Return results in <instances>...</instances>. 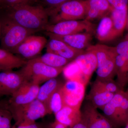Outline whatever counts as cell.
<instances>
[{"label":"cell","mask_w":128,"mask_h":128,"mask_svg":"<svg viewBox=\"0 0 128 128\" xmlns=\"http://www.w3.org/2000/svg\"><path fill=\"white\" fill-rule=\"evenodd\" d=\"M4 10L3 15L30 30L37 32L44 30L49 24L48 12L41 4L22 5Z\"/></svg>","instance_id":"1"},{"label":"cell","mask_w":128,"mask_h":128,"mask_svg":"<svg viewBox=\"0 0 128 128\" xmlns=\"http://www.w3.org/2000/svg\"><path fill=\"white\" fill-rule=\"evenodd\" d=\"M37 31L19 25L3 15L0 19V39L2 48L12 52L27 37Z\"/></svg>","instance_id":"2"},{"label":"cell","mask_w":128,"mask_h":128,"mask_svg":"<svg viewBox=\"0 0 128 128\" xmlns=\"http://www.w3.org/2000/svg\"><path fill=\"white\" fill-rule=\"evenodd\" d=\"M64 67L54 68L32 59L28 60L20 71L28 81L39 85L57 77L63 72Z\"/></svg>","instance_id":"3"},{"label":"cell","mask_w":128,"mask_h":128,"mask_svg":"<svg viewBox=\"0 0 128 128\" xmlns=\"http://www.w3.org/2000/svg\"><path fill=\"white\" fill-rule=\"evenodd\" d=\"M86 6L85 0H66L49 15L51 23L66 21L85 20Z\"/></svg>","instance_id":"4"},{"label":"cell","mask_w":128,"mask_h":128,"mask_svg":"<svg viewBox=\"0 0 128 128\" xmlns=\"http://www.w3.org/2000/svg\"><path fill=\"white\" fill-rule=\"evenodd\" d=\"M5 108L10 111L16 124L35 120L50 114L47 106L38 99L30 103L16 106L6 105Z\"/></svg>","instance_id":"5"},{"label":"cell","mask_w":128,"mask_h":128,"mask_svg":"<svg viewBox=\"0 0 128 128\" xmlns=\"http://www.w3.org/2000/svg\"><path fill=\"white\" fill-rule=\"evenodd\" d=\"M96 25L86 20L66 21L55 24H49L43 30L57 35L65 36L82 33L93 34L96 31Z\"/></svg>","instance_id":"6"},{"label":"cell","mask_w":128,"mask_h":128,"mask_svg":"<svg viewBox=\"0 0 128 128\" xmlns=\"http://www.w3.org/2000/svg\"><path fill=\"white\" fill-rule=\"evenodd\" d=\"M86 85L74 80H67L62 88L64 106L80 109L84 98Z\"/></svg>","instance_id":"7"},{"label":"cell","mask_w":128,"mask_h":128,"mask_svg":"<svg viewBox=\"0 0 128 128\" xmlns=\"http://www.w3.org/2000/svg\"><path fill=\"white\" fill-rule=\"evenodd\" d=\"M82 113V119L88 128H118L110 120L99 112L89 101L85 104Z\"/></svg>","instance_id":"8"},{"label":"cell","mask_w":128,"mask_h":128,"mask_svg":"<svg viewBox=\"0 0 128 128\" xmlns=\"http://www.w3.org/2000/svg\"><path fill=\"white\" fill-rule=\"evenodd\" d=\"M45 37L32 35L27 37L12 52L29 60L36 58L48 43Z\"/></svg>","instance_id":"9"},{"label":"cell","mask_w":128,"mask_h":128,"mask_svg":"<svg viewBox=\"0 0 128 128\" xmlns=\"http://www.w3.org/2000/svg\"><path fill=\"white\" fill-rule=\"evenodd\" d=\"M28 82L20 70L2 72L0 73V95L12 96Z\"/></svg>","instance_id":"10"},{"label":"cell","mask_w":128,"mask_h":128,"mask_svg":"<svg viewBox=\"0 0 128 128\" xmlns=\"http://www.w3.org/2000/svg\"><path fill=\"white\" fill-rule=\"evenodd\" d=\"M40 87L39 85L28 82L12 96L7 105L16 106L32 102L36 99Z\"/></svg>","instance_id":"11"},{"label":"cell","mask_w":128,"mask_h":128,"mask_svg":"<svg viewBox=\"0 0 128 128\" xmlns=\"http://www.w3.org/2000/svg\"><path fill=\"white\" fill-rule=\"evenodd\" d=\"M44 34L50 39H54L64 42L72 48L84 50L91 46L93 34L91 33H82L71 35L61 36L57 35L48 32H44Z\"/></svg>","instance_id":"12"},{"label":"cell","mask_w":128,"mask_h":128,"mask_svg":"<svg viewBox=\"0 0 128 128\" xmlns=\"http://www.w3.org/2000/svg\"><path fill=\"white\" fill-rule=\"evenodd\" d=\"M46 47L47 52L57 54L71 61L85 52V50L72 48L62 41L50 38Z\"/></svg>","instance_id":"13"},{"label":"cell","mask_w":128,"mask_h":128,"mask_svg":"<svg viewBox=\"0 0 128 128\" xmlns=\"http://www.w3.org/2000/svg\"><path fill=\"white\" fill-rule=\"evenodd\" d=\"M74 61L89 82L92 73L97 68V59L95 54L92 51L85 50L84 52L76 57Z\"/></svg>","instance_id":"14"},{"label":"cell","mask_w":128,"mask_h":128,"mask_svg":"<svg viewBox=\"0 0 128 128\" xmlns=\"http://www.w3.org/2000/svg\"><path fill=\"white\" fill-rule=\"evenodd\" d=\"M55 121L72 128L82 119V113L80 109L64 106L59 112L54 114Z\"/></svg>","instance_id":"15"},{"label":"cell","mask_w":128,"mask_h":128,"mask_svg":"<svg viewBox=\"0 0 128 128\" xmlns=\"http://www.w3.org/2000/svg\"><path fill=\"white\" fill-rule=\"evenodd\" d=\"M23 58L16 56L13 53L0 49V70L3 71H12L13 69L23 67L27 63Z\"/></svg>","instance_id":"16"},{"label":"cell","mask_w":128,"mask_h":128,"mask_svg":"<svg viewBox=\"0 0 128 128\" xmlns=\"http://www.w3.org/2000/svg\"><path fill=\"white\" fill-rule=\"evenodd\" d=\"M64 84L57 77L48 80L40 87L36 99L45 104L48 108V104L51 96Z\"/></svg>","instance_id":"17"},{"label":"cell","mask_w":128,"mask_h":128,"mask_svg":"<svg viewBox=\"0 0 128 128\" xmlns=\"http://www.w3.org/2000/svg\"><path fill=\"white\" fill-rule=\"evenodd\" d=\"M96 37L102 42H107L115 39L113 24L110 16H106L101 19L96 28Z\"/></svg>","instance_id":"18"},{"label":"cell","mask_w":128,"mask_h":128,"mask_svg":"<svg viewBox=\"0 0 128 128\" xmlns=\"http://www.w3.org/2000/svg\"><path fill=\"white\" fill-rule=\"evenodd\" d=\"M110 14L113 24L114 38L116 39L122 35L127 25L128 7L121 10H116L112 8Z\"/></svg>","instance_id":"19"},{"label":"cell","mask_w":128,"mask_h":128,"mask_svg":"<svg viewBox=\"0 0 128 128\" xmlns=\"http://www.w3.org/2000/svg\"><path fill=\"white\" fill-rule=\"evenodd\" d=\"M86 50L94 52L98 61V68L102 66L110 57L118 56L115 47L102 44L91 45Z\"/></svg>","instance_id":"20"},{"label":"cell","mask_w":128,"mask_h":128,"mask_svg":"<svg viewBox=\"0 0 128 128\" xmlns=\"http://www.w3.org/2000/svg\"><path fill=\"white\" fill-rule=\"evenodd\" d=\"M116 82L120 86L124 89L128 84V60L120 56L116 58Z\"/></svg>","instance_id":"21"},{"label":"cell","mask_w":128,"mask_h":128,"mask_svg":"<svg viewBox=\"0 0 128 128\" xmlns=\"http://www.w3.org/2000/svg\"><path fill=\"white\" fill-rule=\"evenodd\" d=\"M114 94L112 92L90 91L87 99L96 108L102 110L104 107L112 100Z\"/></svg>","instance_id":"22"},{"label":"cell","mask_w":128,"mask_h":128,"mask_svg":"<svg viewBox=\"0 0 128 128\" xmlns=\"http://www.w3.org/2000/svg\"><path fill=\"white\" fill-rule=\"evenodd\" d=\"M33 59L48 66L56 68L64 67L72 62L60 56L49 52H46L42 56Z\"/></svg>","instance_id":"23"},{"label":"cell","mask_w":128,"mask_h":128,"mask_svg":"<svg viewBox=\"0 0 128 128\" xmlns=\"http://www.w3.org/2000/svg\"><path fill=\"white\" fill-rule=\"evenodd\" d=\"M117 56L110 57L102 66L97 68L96 79L113 80L116 76V58Z\"/></svg>","instance_id":"24"},{"label":"cell","mask_w":128,"mask_h":128,"mask_svg":"<svg viewBox=\"0 0 128 128\" xmlns=\"http://www.w3.org/2000/svg\"><path fill=\"white\" fill-rule=\"evenodd\" d=\"M122 90H124L113 80H100L96 78L92 85L90 91L105 92L115 94Z\"/></svg>","instance_id":"25"},{"label":"cell","mask_w":128,"mask_h":128,"mask_svg":"<svg viewBox=\"0 0 128 128\" xmlns=\"http://www.w3.org/2000/svg\"><path fill=\"white\" fill-rule=\"evenodd\" d=\"M63 72L67 80L76 81L86 86L88 83L80 67L74 60L65 66Z\"/></svg>","instance_id":"26"},{"label":"cell","mask_w":128,"mask_h":128,"mask_svg":"<svg viewBox=\"0 0 128 128\" xmlns=\"http://www.w3.org/2000/svg\"><path fill=\"white\" fill-rule=\"evenodd\" d=\"M62 87L54 92L49 102L48 108L50 114L52 113H54V114H56L64 106L62 96Z\"/></svg>","instance_id":"27"},{"label":"cell","mask_w":128,"mask_h":128,"mask_svg":"<svg viewBox=\"0 0 128 128\" xmlns=\"http://www.w3.org/2000/svg\"><path fill=\"white\" fill-rule=\"evenodd\" d=\"M86 1L88 5L97 9L104 16H108L112 11V7L108 0H86Z\"/></svg>","instance_id":"28"},{"label":"cell","mask_w":128,"mask_h":128,"mask_svg":"<svg viewBox=\"0 0 128 128\" xmlns=\"http://www.w3.org/2000/svg\"><path fill=\"white\" fill-rule=\"evenodd\" d=\"M38 1L32 0H0V8L2 10L10 9L26 4H34Z\"/></svg>","instance_id":"29"},{"label":"cell","mask_w":128,"mask_h":128,"mask_svg":"<svg viewBox=\"0 0 128 128\" xmlns=\"http://www.w3.org/2000/svg\"><path fill=\"white\" fill-rule=\"evenodd\" d=\"M13 118L10 111L6 108L0 109V128H12L11 122Z\"/></svg>","instance_id":"30"},{"label":"cell","mask_w":128,"mask_h":128,"mask_svg":"<svg viewBox=\"0 0 128 128\" xmlns=\"http://www.w3.org/2000/svg\"><path fill=\"white\" fill-rule=\"evenodd\" d=\"M66 0H44L41 1V5L48 12L49 16L51 12L59 8Z\"/></svg>","instance_id":"31"},{"label":"cell","mask_w":128,"mask_h":128,"mask_svg":"<svg viewBox=\"0 0 128 128\" xmlns=\"http://www.w3.org/2000/svg\"><path fill=\"white\" fill-rule=\"evenodd\" d=\"M86 13L85 20L91 22V21L99 18L101 19L104 17L103 14L97 9L88 6L86 4Z\"/></svg>","instance_id":"32"},{"label":"cell","mask_w":128,"mask_h":128,"mask_svg":"<svg viewBox=\"0 0 128 128\" xmlns=\"http://www.w3.org/2000/svg\"><path fill=\"white\" fill-rule=\"evenodd\" d=\"M115 47L118 55L123 57L128 60V34L124 39L120 42Z\"/></svg>","instance_id":"33"},{"label":"cell","mask_w":128,"mask_h":128,"mask_svg":"<svg viewBox=\"0 0 128 128\" xmlns=\"http://www.w3.org/2000/svg\"><path fill=\"white\" fill-rule=\"evenodd\" d=\"M113 9L121 10L128 7V0H108Z\"/></svg>","instance_id":"34"},{"label":"cell","mask_w":128,"mask_h":128,"mask_svg":"<svg viewBox=\"0 0 128 128\" xmlns=\"http://www.w3.org/2000/svg\"><path fill=\"white\" fill-rule=\"evenodd\" d=\"M12 128H44L41 124L34 122L25 121L19 124H16Z\"/></svg>","instance_id":"35"},{"label":"cell","mask_w":128,"mask_h":128,"mask_svg":"<svg viewBox=\"0 0 128 128\" xmlns=\"http://www.w3.org/2000/svg\"><path fill=\"white\" fill-rule=\"evenodd\" d=\"M50 128H69L64 124L55 121L50 125Z\"/></svg>","instance_id":"36"},{"label":"cell","mask_w":128,"mask_h":128,"mask_svg":"<svg viewBox=\"0 0 128 128\" xmlns=\"http://www.w3.org/2000/svg\"><path fill=\"white\" fill-rule=\"evenodd\" d=\"M72 128H88L86 123L82 119Z\"/></svg>","instance_id":"37"},{"label":"cell","mask_w":128,"mask_h":128,"mask_svg":"<svg viewBox=\"0 0 128 128\" xmlns=\"http://www.w3.org/2000/svg\"><path fill=\"white\" fill-rule=\"evenodd\" d=\"M128 128V122L126 126H125V128Z\"/></svg>","instance_id":"38"},{"label":"cell","mask_w":128,"mask_h":128,"mask_svg":"<svg viewBox=\"0 0 128 128\" xmlns=\"http://www.w3.org/2000/svg\"><path fill=\"white\" fill-rule=\"evenodd\" d=\"M126 93H127V94H128V89H127V90L126 91Z\"/></svg>","instance_id":"39"},{"label":"cell","mask_w":128,"mask_h":128,"mask_svg":"<svg viewBox=\"0 0 128 128\" xmlns=\"http://www.w3.org/2000/svg\"><path fill=\"white\" fill-rule=\"evenodd\" d=\"M127 25H128V23H127Z\"/></svg>","instance_id":"40"}]
</instances>
